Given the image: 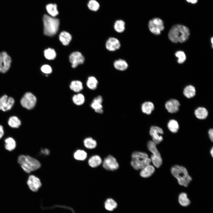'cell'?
Segmentation results:
<instances>
[{"label":"cell","mask_w":213,"mask_h":213,"mask_svg":"<svg viewBox=\"0 0 213 213\" xmlns=\"http://www.w3.org/2000/svg\"><path fill=\"white\" fill-rule=\"evenodd\" d=\"M17 162L23 170L28 173L38 169L41 166L38 160L28 155H20Z\"/></svg>","instance_id":"obj_2"},{"label":"cell","mask_w":213,"mask_h":213,"mask_svg":"<svg viewBox=\"0 0 213 213\" xmlns=\"http://www.w3.org/2000/svg\"><path fill=\"white\" fill-rule=\"evenodd\" d=\"M102 162V160L101 158L99 156L97 155L92 156L88 160L89 165L93 168L97 167L100 165Z\"/></svg>","instance_id":"obj_23"},{"label":"cell","mask_w":213,"mask_h":213,"mask_svg":"<svg viewBox=\"0 0 213 213\" xmlns=\"http://www.w3.org/2000/svg\"><path fill=\"white\" fill-rule=\"evenodd\" d=\"M125 23L121 20H118L114 22L113 26L114 30L118 33H123L125 29Z\"/></svg>","instance_id":"obj_22"},{"label":"cell","mask_w":213,"mask_h":213,"mask_svg":"<svg viewBox=\"0 0 213 213\" xmlns=\"http://www.w3.org/2000/svg\"><path fill=\"white\" fill-rule=\"evenodd\" d=\"M14 100L12 97L5 95L0 98V110L5 112L10 109L13 106Z\"/></svg>","instance_id":"obj_12"},{"label":"cell","mask_w":213,"mask_h":213,"mask_svg":"<svg viewBox=\"0 0 213 213\" xmlns=\"http://www.w3.org/2000/svg\"><path fill=\"white\" fill-rule=\"evenodd\" d=\"M210 154H211V155L212 156H213V147H212L211 149L210 150Z\"/></svg>","instance_id":"obj_45"},{"label":"cell","mask_w":213,"mask_h":213,"mask_svg":"<svg viewBox=\"0 0 213 213\" xmlns=\"http://www.w3.org/2000/svg\"><path fill=\"white\" fill-rule=\"evenodd\" d=\"M117 205L116 202L112 198L107 199L104 203V207L109 211H113L117 208Z\"/></svg>","instance_id":"obj_28"},{"label":"cell","mask_w":213,"mask_h":213,"mask_svg":"<svg viewBox=\"0 0 213 213\" xmlns=\"http://www.w3.org/2000/svg\"><path fill=\"white\" fill-rule=\"evenodd\" d=\"M167 127L170 131L174 133H177L179 129V125L178 122L173 119L169 121Z\"/></svg>","instance_id":"obj_33"},{"label":"cell","mask_w":213,"mask_h":213,"mask_svg":"<svg viewBox=\"0 0 213 213\" xmlns=\"http://www.w3.org/2000/svg\"><path fill=\"white\" fill-rule=\"evenodd\" d=\"M98 82L97 79L93 76L89 77L86 82L87 87L90 89L94 90L97 87Z\"/></svg>","instance_id":"obj_29"},{"label":"cell","mask_w":213,"mask_h":213,"mask_svg":"<svg viewBox=\"0 0 213 213\" xmlns=\"http://www.w3.org/2000/svg\"><path fill=\"white\" fill-rule=\"evenodd\" d=\"M188 2L191 3L192 4H195L198 1V0H186Z\"/></svg>","instance_id":"obj_44"},{"label":"cell","mask_w":213,"mask_h":213,"mask_svg":"<svg viewBox=\"0 0 213 213\" xmlns=\"http://www.w3.org/2000/svg\"><path fill=\"white\" fill-rule=\"evenodd\" d=\"M168 35L170 40L174 43H183L188 38L190 31L186 27L177 24L172 27Z\"/></svg>","instance_id":"obj_1"},{"label":"cell","mask_w":213,"mask_h":213,"mask_svg":"<svg viewBox=\"0 0 213 213\" xmlns=\"http://www.w3.org/2000/svg\"><path fill=\"white\" fill-rule=\"evenodd\" d=\"M130 164L135 170H141L146 166L150 164L151 159L146 153L141 151H135L131 155Z\"/></svg>","instance_id":"obj_4"},{"label":"cell","mask_w":213,"mask_h":213,"mask_svg":"<svg viewBox=\"0 0 213 213\" xmlns=\"http://www.w3.org/2000/svg\"><path fill=\"white\" fill-rule=\"evenodd\" d=\"M44 53L45 58L49 60L54 59L56 57V52L53 49L49 48L46 49L44 50Z\"/></svg>","instance_id":"obj_37"},{"label":"cell","mask_w":213,"mask_h":213,"mask_svg":"<svg viewBox=\"0 0 213 213\" xmlns=\"http://www.w3.org/2000/svg\"><path fill=\"white\" fill-rule=\"evenodd\" d=\"M195 88L191 85L186 86L184 89L183 93L184 95L188 98L193 97L196 94Z\"/></svg>","instance_id":"obj_26"},{"label":"cell","mask_w":213,"mask_h":213,"mask_svg":"<svg viewBox=\"0 0 213 213\" xmlns=\"http://www.w3.org/2000/svg\"><path fill=\"white\" fill-rule=\"evenodd\" d=\"M171 171L172 175L177 179L180 185L187 187L192 180L191 177L188 175L187 169L183 166L175 165L171 167Z\"/></svg>","instance_id":"obj_3"},{"label":"cell","mask_w":213,"mask_h":213,"mask_svg":"<svg viewBox=\"0 0 213 213\" xmlns=\"http://www.w3.org/2000/svg\"><path fill=\"white\" fill-rule=\"evenodd\" d=\"M4 130L3 127L0 125V139L4 135Z\"/></svg>","instance_id":"obj_42"},{"label":"cell","mask_w":213,"mask_h":213,"mask_svg":"<svg viewBox=\"0 0 213 213\" xmlns=\"http://www.w3.org/2000/svg\"><path fill=\"white\" fill-rule=\"evenodd\" d=\"M156 145L152 141H150L147 143V146L149 150L152 154L151 156V162L155 167L158 168L162 164V159Z\"/></svg>","instance_id":"obj_6"},{"label":"cell","mask_w":213,"mask_h":213,"mask_svg":"<svg viewBox=\"0 0 213 213\" xmlns=\"http://www.w3.org/2000/svg\"><path fill=\"white\" fill-rule=\"evenodd\" d=\"M180 103L177 100L171 99L167 101L165 104V107L170 113H174L178 112L179 110Z\"/></svg>","instance_id":"obj_17"},{"label":"cell","mask_w":213,"mask_h":213,"mask_svg":"<svg viewBox=\"0 0 213 213\" xmlns=\"http://www.w3.org/2000/svg\"><path fill=\"white\" fill-rule=\"evenodd\" d=\"M59 37L60 41L65 46L68 45L72 39L71 35L69 33L65 31L60 33Z\"/></svg>","instance_id":"obj_21"},{"label":"cell","mask_w":213,"mask_h":213,"mask_svg":"<svg viewBox=\"0 0 213 213\" xmlns=\"http://www.w3.org/2000/svg\"><path fill=\"white\" fill-rule=\"evenodd\" d=\"M83 143L85 146L89 149H94L97 145L96 141L90 137L85 138L84 140Z\"/></svg>","instance_id":"obj_32"},{"label":"cell","mask_w":213,"mask_h":213,"mask_svg":"<svg viewBox=\"0 0 213 213\" xmlns=\"http://www.w3.org/2000/svg\"><path fill=\"white\" fill-rule=\"evenodd\" d=\"M175 56L178 58V62L179 64L183 63L185 60L186 57L185 53L182 51H178L175 53Z\"/></svg>","instance_id":"obj_39"},{"label":"cell","mask_w":213,"mask_h":213,"mask_svg":"<svg viewBox=\"0 0 213 213\" xmlns=\"http://www.w3.org/2000/svg\"><path fill=\"white\" fill-rule=\"evenodd\" d=\"M154 105L151 102L145 101L141 105V109L144 113L149 115L151 114L154 109Z\"/></svg>","instance_id":"obj_20"},{"label":"cell","mask_w":213,"mask_h":213,"mask_svg":"<svg viewBox=\"0 0 213 213\" xmlns=\"http://www.w3.org/2000/svg\"><path fill=\"white\" fill-rule=\"evenodd\" d=\"M155 170L154 167L149 164L141 170L140 172V176L143 178H147L151 176Z\"/></svg>","instance_id":"obj_19"},{"label":"cell","mask_w":213,"mask_h":213,"mask_svg":"<svg viewBox=\"0 0 213 213\" xmlns=\"http://www.w3.org/2000/svg\"><path fill=\"white\" fill-rule=\"evenodd\" d=\"M88 6L90 10L96 11L99 9L100 5L96 0H90L88 4Z\"/></svg>","instance_id":"obj_38"},{"label":"cell","mask_w":213,"mask_h":213,"mask_svg":"<svg viewBox=\"0 0 213 213\" xmlns=\"http://www.w3.org/2000/svg\"><path fill=\"white\" fill-rule=\"evenodd\" d=\"M41 70L43 73L47 74L51 73L52 72L51 68L47 64L43 65L41 68Z\"/></svg>","instance_id":"obj_40"},{"label":"cell","mask_w":213,"mask_h":213,"mask_svg":"<svg viewBox=\"0 0 213 213\" xmlns=\"http://www.w3.org/2000/svg\"><path fill=\"white\" fill-rule=\"evenodd\" d=\"M27 183L29 189L34 192L38 191L42 185L40 179L34 175L28 177Z\"/></svg>","instance_id":"obj_14"},{"label":"cell","mask_w":213,"mask_h":213,"mask_svg":"<svg viewBox=\"0 0 213 213\" xmlns=\"http://www.w3.org/2000/svg\"><path fill=\"white\" fill-rule=\"evenodd\" d=\"M195 114L197 118L203 120L206 119L207 117L208 112L205 108L199 107L195 110Z\"/></svg>","instance_id":"obj_24"},{"label":"cell","mask_w":213,"mask_h":213,"mask_svg":"<svg viewBox=\"0 0 213 213\" xmlns=\"http://www.w3.org/2000/svg\"><path fill=\"white\" fill-rule=\"evenodd\" d=\"M163 133L162 129L159 127L153 126L150 128V135L152 137V141L156 144L159 143L163 141V139L162 135Z\"/></svg>","instance_id":"obj_11"},{"label":"cell","mask_w":213,"mask_h":213,"mask_svg":"<svg viewBox=\"0 0 213 213\" xmlns=\"http://www.w3.org/2000/svg\"><path fill=\"white\" fill-rule=\"evenodd\" d=\"M12 60L10 57L5 51L0 53V72L5 73L9 69Z\"/></svg>","instance_id":"obj_9"},{"label":"cell","mask_w":213,"mask_h":213,"mask_svg":"<svg viewBox=\"0 0 213 213\" xmlns=\"http://www.w3.org/2000/svg\"><path fill=\"white\" fill-rule=\"evenodd\" d=\"M69 60L72 64V67L75 68L78 65L83 64L84 62L85 58L80 52L75 51L72 53L70 55Z\"/></svg>","instance_id":"obj_15"},{"label":"cell","mask_w":213,"mask_h":213,"mask_svg":"<svg viewBox=\"0 0 213 213\" xmlns=\"http://www.w3.org/2000/svg\"><path fill=\"white\" fill-rule=\"evenodd\" d=\"M42 153L46 155H48L49 154L50 151L49 150L47 149H44L42 150L41 151Z\"/></svg>","instance_id":"obj_43"},{"label":"cell","mask_w":213,"mask_h":213,"mask_svg":"<svg viewBox=\"0 0 213 213\" xmlns=\"http://www.w3.org/2000/svg\"><path fill=\"white\" fill-rule=\"evenodd\" d=\"M121 46V43L119 39L112 37L109 38L105 43L106 50L111 52L115 51L119 49Z\"/></svg>","instance_id":"obj_13"},{"label":"cell","mask_w":213,"mask_h":213,"mask_svg":"<svg viewBox=\"0 0 213 213\" xmlns=\"http://www.w3.org/2000/svg\"><path fill=\"white\" fill-rule=\"evenodd\" d=\"M213 38L212 37L211 39V41L212 43V45H213ZM212 46H213V45H212Z\"/></svg>","instance_id":"obj_46"},{"label":"cell","mask_w":213,"mask_h":213,"mask_svg":"<svg viewBox=\"0 0 213 213\" xmlns=\"http://www.w3.org/2000/svg\"><path fill=\"white\" fill-rule=\"evenodd\" d=\"M103 101L102 97L100 95L95 97L93 100L90 106L96 112L101 114L103 112L102 105Z\"/></svg>","instance_id":"obj_16"},{"label":"cell","mask_w":213,"mask_h":213,"mask_svg":"<svg viewBox=\"0 0 213 213\" xmlns=\"http://www.w3.org/2000/svg\"><path fill=\"white\" fill-rule=\"evenodd\" d=\"M148 26L151 33L156 35H159L164 29L163 21L159 18H154L149 20Z\"/></svg>","instance_id":"obj_7"},{"label":"cell","mask_w":213,"mask_h":213,"mask_svg":"<svg viewBox=\"0 0 213 213\" xmlns=\"http://www.w3.org/2000/svg\"><path fill=\"white\" fill-rule=\"evenodd\" d=\"M36 101L37 99L35 96L32 93L28 92L25 93L22 97L20 103L23 107L30 110L35 107Z\"/></svg>","instance_id":"obj_8"},{"label":"cell","mask_w":213,"mask_h":213,"mask_svg":"<svg viewBox=\"0 0 213 213\" xmlns=\"http://www.w3.org/2000/svg\"><path fill=\"white\" fill-rule=\"evenodd\" d=\"M113 65L116 70L122 71L126 70L129 67L127 62L122 59H119L115 60L113 62Z\"/></svg>","instance_id":"obj_18"},{"label":"cell","mask_w":213,"mask_h":213,"mask_svg":"<svg viewBox=\"0 0 213 213\" xmlns=\"http://www.w3.org/2000/svg\"><path fill=\"white\" fill-rule=\"evenodd\" d=\"M8 124L12 128H17L21 125V122L17 117L12 116L9 118L8 120Z\"/></svg>","instance_id":"obj_34"},{"label":"cell","mask_w":213,"mask_h":213,"mask_svg":"<svg viewBox=\"0 0 213 213\" xmlns=\"http://www.w3.org/2000/svg\"><path fill=\"white\" fill-rule=\"evenodd\" d=\"M43 21L44 25V33L45 35L52 36L57 32L59 24V20L54 17L44 14Z\"/></svg>","instance_id":"obj_5"},{"label":"cell","mask_w":213,"mask_h":213,"mask_svg":"<svg viewBox=\"0 0 213 213\" xmlns=\"http://www.w3.org/2000/svg\"><path fill=\"white\" fill-rule=\"evenodd\" d=\"M71 90L75 92H79L83 88L82 83L79 80H73L71 82L70 85Z\"/></svg>","instance_id":"obj_30"},{"label":"cell","mask_w":213,"mask_h":213,"mask_svg":"<svg viewBox=\"0 0 213 213\" xmlns=\"http://www.w3.org/2000/svg\"><path fill=\"white\" fill-rule=\"evenodd\" d=\"M208 134L210 139L213 142V130L212 128L210 129L208 131Z\"/></svg>","instance_id":"obj_41"},{"label":"cell","mask_w":213,"mask_h":213,"mask_svg":"<svg viewBox=\"0 0 213 213\" xmlns=\"http://www.w3.org/2000/svg\"><path fill=\"white\" fill-rule=\"evenodd\" d=\"M72 100L75 104L79 106L83 104L85 101V98L83 94L79 93L74 95L72 98Z\"/></svg>","instance_id":"obj_35"},{"label":"cell","mask_w":213,"mask_h":213,"mask_svg":"<svg viewBox=\"0 0 213 213\" xmlns=\"http://www.w3.org/2000/svg\"><path fill=\"white\" fill-rule=\"evenodd\" d=\"M178 201L180 204L183 206H187L189 205L191 201L185 193H180L178 196Z\"/></svg>","instance_id":"obj_27"},{"label":"cell","mask_w":213,"mask_h":213,"mask_svg":"<svg viewBox=\"0 0 213 213\" xmlns=\"http://www.w3.org/2000/svg\"><path fill=\"white\" fill-rule=\"evenodd\" d=\"M87 153L84 151L78 150L74 153V157L75 159L80 161L85 160L87 157Z\"/></svg>","instance_id":"obj_36"},{"label":"cell","mask_w":213,"mask_h":213,"mask_svg":"<svg viewBox=\"0 0 213 213\" xmlns=\"http://www.w3.org/2000/svg\"><path fill=\"white\" fill-rule=\"evenodd\" d=\"M46 8L48 13L51 17H54L59 14L57 5L55 4H49L46 6Z\"/></svg>","instance_id":"obj_31"},{"label":"cell","mask_w":213,"mask_h":213,"mask_svg":"<svg viewBox=\"0 0 213 213\" xmlns=\"http://www.w3.org/2000/svg\"><path fill=\"white\" fill-rule=\"evenodd\" d=\"M5 148L9 151L14 150L16 147V143L15 140L12 138L9 137L5 140Z\"/></svg>","instance_id":"obj_25"},{"label":"cell","mask_w":213,"mask_h":213,"mask_svg":"<svg viewBox=\"0 0 213 213\" xmlns=\"http://www.w3.org/2000/svg\"><path fill=\"white\" fill-rule=\"evenodd\" d=\"M102 166L106 170L112 171L117 170L119 167L116 159L111 155H109L105 158L103 162Z\"/></svg>","instance_id":"obj_10"}]
</instances>
